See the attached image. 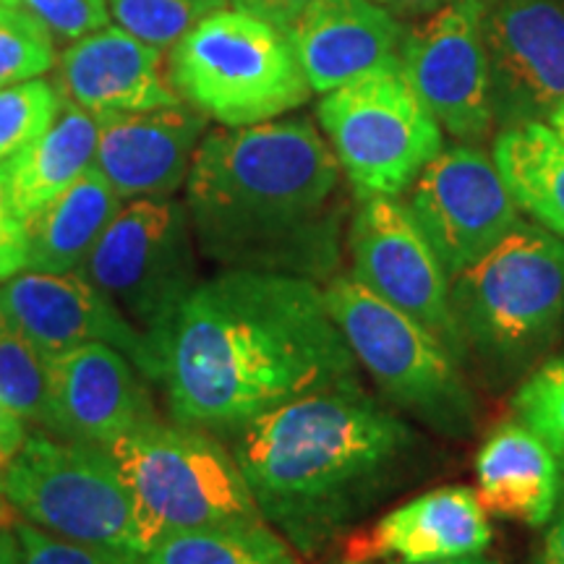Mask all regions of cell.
Masks as SVG:
<instances>
[{"instance_id":"7c38bea8","label":"cell","mask_w":564,"mask_h":564,"mask_svg":"<svg viewBox=\"0 0 564 564\" xmlns=\"http://www.w3.org/2000/svg\"><path fill=\"white\" fill-rule=\"evenodd\" d=\"M398 63L444 133L478 144L494 123L484 0H449L405 32Z\"/></svg>"},{"instance_id":"7402d4cb","label":"cell","mask_w":564,"mask_h":564,"mask_svg":"<svg viewBox=\"0 0 564 564\" xmlns=\"http://www.w3.org/2000/svg\"><path fill=\"white\" fill-rule=\"evenodd\" d=\"M123 199L95 165L55 196L26 225V270L79 272Z\"/></svg>"},{"instance_id":"ab89813d","label":"cell","mask_w":564,"mask_h":564,"mask_svg":"<svg viewBox=\"0 0 564 564\" xmlns=\"http://www.w3.org/2000/svg\"><path fill=\"white\" fill-rule=\"evenodd\" d=\"M335 564H377V562H335ZM398 564H499L494 560H486V556H457V560H440V562H398Z\"/></svg>"},{"instance_id":"ffe728a7","label":"cell","mask_w":564,"mask_h":564,"mask_svg":"<svg viewBox=\"0 0 564 564\" xmlns=\"http://www.w3.org/2000/svg\"><path fill=\"white\" fill-rule=\"evenodd\" d=\"M491 544L489 512L474 489L444 486L384 514L369 533L350 535L345 562H440L484 554Z\"/></svg>"},{"instance_id":"9a60e30c","label":"cell","mask_w":564,"mask_h":564,"mask_svg":"<svg viewBox=\"0 0 564 564\" xmlns=\"http://www.w3.org/2000/svg\"><path fill=\"white\" fill-rule=\"evenodd\" d=\"M0 314L47 358L89 343L112 345L144 373L147 382L158 384V361L147 337L79 272L13 274L0 282Z\"/></svg>"},{"instance_id":"d6a6232c","label":"cell","mask_w":564,"mask_h":564,"mask_svg":"<svg viewBox=\"0 0 564 564\" xmlns=\"http://www.w3.org/2000/svg\"><path fill=\"white\" fill-rule=\"evenodd\" d=\"M26 270V225L24 220L0 225V282Z\"/></svg>"},{"instance_id":"603a6c76","label":"cell","mask_w":564,"mask_h":564,"mask_svg":"<svg viewBox=\"0 0 564 564\" xmlns=\"http://www.w3.org/2000/svg\"><path fill=\"white\" fill-rule=\"evenodd\" d=\"M100 123L87 110L63 102L51 129L34 139L9 165L13 209L21 220L51 204L95 165Z\"/></svg>"},{"instance_id":"d4e9b609","label":"cell","mask_w":564,"mask_h":564,"mask_svg":"<svg viewBox=\"0 0 564 564\" xmlns=\"http://www.w3.org/2000/svg\"><path fill=\"white\" fill-rule=\"evenodd\" d=\"M147 564H301L293 546L267 523L215 525L160 539Z\"/></svg>"},{"instance_id":"e0dca14e","label":"cell","mask_w":564,"mask_h":564,"mask_svg":"<svg viewBox=\"0 0 564 564\" xmlns=\"http://www.w3.org/2000/svg\"><path fill=\"white\" fill-rule=\"evenodd\" d=\"M95 167L123 202L173 196L186 183L207 118L192 105L100 118Z\"/></svg>"},{"instance_id":"7a4b0ae2","label":"cell","mask_w":564,"mask_h":564,"mask_svg":"<svg viewBox=\"0 0 564 564\" xmlns=\"http://www.w3.org/2000/svg\"><path fill=\"white\" fill-rule=\"evenodd\" d=\"M340 165L308 118L207 131L186 178L204 259L223 270L333 280L340 267Z\"/></svg>"},{"instance_id":"e575fe53","label":"cell","mask_w":564,"mask_h":564,"mask_svg":"<svg viewBox=\"0 0 564 564\" xmlns=\"http://www.w3.org/2000/svg\"><path fill=\"white\" fill-rule=\"evenodd\" d=\"M26 421L0 403V465L9 463L26 440Z\"/></svg>"},{"instance_id":"b9f144b4","label":"cell","mask_w":564,"mask_h":564,"mask_svg":"<svg viewBox=\"0 0 564 564\" xmlns=\"http://www.w3.org/2000/svg\"><path fill=\"white\" fill-rule=\"evenodd\" d=\"M11 3H19V0H0V6H11Z\"/></svg>"},{"instance_id":"f546056e","label":"cell","mask_w":564,"mask_h":564,"mask_svg":"<svg viewBox=\"0 0 564 564\" xmlns=\"http://www.w3.org/2000/svg\"><path fill=\"white\" fill-rule=\"evenodd\" d=\"M512 408L564 468V358L541 364L514 394Z\"/></svg>"},{"instance_id":"1f68e13d","label":"cell","mask_w":564,"mask_h":564,"mask_svg":"<svg viewBox=\"0 0 564 564\" xmlns=\"http://www.w3.org/2000/svg\"><path fill=\"white\" fill-rule=\"evenodd\" d=\"M42 24L63 40H82L108 26V0H19Z\"/></svg>"},{"instance_id":"cb8c5ba5","label":"cell","mask_w":564,"mask_h":564,"mask_svg":"<svg viewBox=\"0 0 564 564\" xmlns=\"http://www.w3.org/2000/svg\"><path fill=\"white\" fill-rule=\"evenodd\" d=\"M494 165L518 209L564 241V139L549 123L502 129L494 139Z\"/></svg>"},{"instance_id":"836d02e7","label":"cell","mask_w":564,"mask_h":564,"mask_svg":"<svg viewBox=\"0 0 564 564\" xmlns=\"http://www.w3.org/2000/svg\"><path fill=\"white\" fill-rule=\"evenodd\" d=\"M230 3L236 6V9L270 21V24L285 32L312 0H230Z\"/></svg>"},{"instance_id":"4dcf8cb0","label":"cell","mask_w":564,"mask_h":564,"mask_svg":"<svg viewBox=\"0 0 564 564\" xmlns=\"http://www.w3.org/2000/svg\"><path fill=\"white\" fill-rule=\"evenodd\" d=\"M13 539L19 546V564H147L144 556L126 549L79 544L40 531L26 520L13 523Z\"/></svg>"},{"instance_id":"8992f818","label":"cell","mask_w":564,"mask_h":564,"mask_svg":"<svg viewBox=\"0 0 564 564\" xmlns=\"http://www.w3.org/2000/svg\"><path fill=\"white\" fill-rule=\"evenodd\" d=\"M167 79L225 129L274 121L312 97L288 34L241 9H220L175 42Z\"/></svg>"},{"instance_id":"2e32d148","label":"cell","mask_w":564,"mask_h":564,"mask_svg":"<svg viewBox=\"0 0 564 564\" xmlns=\"http://www.w3.org/2000/svg\"><path fill=\"white\" fill-rule=\"evenodd\" d=\"M45 429L63 440L108 449L160 421L144 373L112 345L89 343L47 358Z\"/></svg>"},{"instance_id":"3957f363","label":"cell","mask_w":564,"mask_h":564,"mask_svg":"<svg viewBox=\"0 0 564 564\" xmlns=\"http://www.w3.org/2000/svg\"><path fill=\"white\" fill-rule=\"evenodd\" d=\"M267 525L316 554L403 481L419 436L356 377L306 392L230 436Z\"/></svg>"},{"instance_id":"f1b7e54d","label":"cell","mask_w":564,"mask_h":564,"mask_svg":"<svg viewBox=\"0 0 564 564\" xmlns=\"http://www.w3.org/2000/svg\"><path fill=\"white\" fill-rule=\"evenodd\" d=\"M61 110L55 84L30 79L0 89V162L24 152L34 139L51 129Z\"/></svg>"},{"instance_id":"277c9868","label":"cell","mask_w":564,"mask_h":564,"mask_svg":"<svg viewBox=\"0 0 564 564\" xmlns=\"http://www.w3.org/2000/svg\"><path fill=\"white\" fill-rule=\"evenodd\" d=\"M449 285L465 356L499 377L531 369L562 335L564 241L539 223L514 225Z\"/></svg>"},{"instance_id":"8fae6325","label":"cell","mask_w":564,"mask_h":564,"mask_svg":"<svg viewBox=\"0 0 564 564\" xmlns=\"http://www.w3.org/2000/svg\"><path fill=\"white\" fill-rule=\"evenodd\" d=\"M352 278L419 322L457 364L465 343L453 308V285L400 196H369L348 228Z\"/></svg>"},{"instance_id":"d590c367","label":"cell","mask_w":564,"mask_h":564,"mask_svg":"<svg viewBox=\"0 0 564 564\" xmlns=\"http://www.w3.org/2000/svg\"><path fill=\"white\" fill-rule=\"evenodd\" d=\"M377 6H382L394 17H429V13H434L436 9H442L444 3H449V0H373Z\"/></svg>"},{"instance_id":"f35d334b","label":"cell","mask_w":564,"mask_h":564,"mask_svg":"<svg viewBox=\"0 0 564 564\" xmlns=\"http://www.w3.org/2000/svg\"><path fill=\"white\" fill-rule=\"evenodd\" d=\"M0 564H19V546L13 533L0 528Z\"/></svg>"},{"instance_id":"8d00e7d4","label":"cell","mask_w":564,"mask_h":564,"mask_svg":"<svg viewBox=\"0 0 564 564\" xmlns=\"http://www.w3.org/2000/svg\"><path fill=\"white\" fill-rule=\"evenodd\" d=\"M539 564H564V510L560 512V518L549 525Z\"/></svg>"},{"instance_id":"4fadbf2b","label":"cell","mask_w":564,"mask_h":564,"mask_svg":"<svg viewBox=\"0 0 564 564\" xmlns=\"http://www.w3.org/2000/svg\"><path fill=\"white\" fill-rule=\"evenodd\" d=\"M408 192V209L449 280L523 223L494 158L474 144L442 150Z\"/></svg>"},{"instance_id":"d6986e66","label":"cell","mask_w":564,"mask_h":564,"mask_svg":"<svg viewBox=\"0 0 564 564\" xmlns=\"http://www.w3.org/2000/svg\"><path fill=\"white\" fill-rule=\"evenodd\" d=\"M285 34L319 95L394 63L405 37L398 17L373 0H312Z\"/></svg>"},{"instance_id":"4316f807","label":"cell","mask_w":564,"mask_h":564,"mask_svg":"<svg viewBox=\"0 0 564 564\" xmlns=\"http://www.w3.org/2000/svg\"><path fill=\"white\" fill-rule=\"evenodd\" d=\"M108 3L112 19L123 32L165 51L209 13L228 9L230 0H108Z\"/></svg>"},{"instance_id":"74e56055","label":"cell","mask_w":564,"mask_h":564,"mask_svg":"<svg viewBox=\"0 0 564 564\" xmlns=\"http://www.w3.org/2000/svg\"><path fill=\"white\" fill-rule=\"evenodd\" d=\"M21 217L13 209V192H11V175H9V165L0 162V225L17 223Z\"/></svg>"},{"instance_id":"9c48e42d","label":"cell","mask_w":564,"mask_h":564,"mask_svg":"<svg viewBox=\"0 0 564 564\" xmlns=\"http://www.w3.org/2000/svg\"><path fill=\"white\" fill-rule=\"evenodd\" d=\"M316 112L358 199L405 194L444 150L442 126L398 61L327 91Z\"/></svg>"},{"instance_id":"ac0fdd59","label":"cell","mask_w":564,"mask_h":564,"mask_svg":"<svg viewBox=\"0 0 564 564\" xmlns=\"http://www.w3.org/2000/svg\"><path fill=\"white\" fill-rule=\"evenodd\" d=\"M61 100L87 110L97 121L118 112H141L183 102L162 68L160 47L133 34L105 30L66 47L55 82Z\"/></svg>"},{"instance_id":"ba28073f","label":"cell","mask_w":564,"mask_h":564,"mask_svg":"<svg viewBox=\"0 0 564 564\" xmlns=\"http://www.w3.org/2000/svg\"><path fill=\"white\" fill-rule=\"evenodd\" d=\"M0 499L58 539L139 554L129 489L112 455L97 444L30 432L0 465Z\"/></svg>"},{"instance_id":"484cf974","label":"cell","mask_w":564,"mask_h":564,"mask_svg":"<svg viewBox=\"0 0 564 564\" xmlns=\"http://www.w3.org/2000/svg\"><path fill=\"white\" fill-rule=\"evenodd\" d=\"M47 356L0 314V403L26 423L47 415Z\"/></svg>"},{"instance_id":"5bb4252c","label":"cell","mask_w":564,"mask_h":564,"mask_svg":"<svg viewBox=\"0 0 564 564\" xmlns=\"http://www.w3.org/2000/svg\"><path fill=\"white\" fill-rule=\"evenodd\" d=\"M494 123H549L564 102V0H484Z\"/></svg>"},{"instance_id":"44dd1931","label":"cell","mask_w":564,"mask_h":564,"mask_svg":"<svg viewBox=\"0 0 564 564\" xmlns=\"http://www.w3.org/2000/svg\"><path fill=\"white\" fill-rule=\"evenodd\" d=\"M484 510L525 525H544L560 502L562 465L525 423H505L476 455Z\"/></svg>"},{"instance_id":"60d3db41","label":"cell","mask_w":564,"mask_h":564,"mask_svg":"<svg viewBox=\"0 0 564 564\" xmlns=\"http://www.w3.org/2000/svg\"><path fill=\"white\" fill-rule=\"evenodd\" d=\"M549 126H552V129L564 139V102L560 105V108L554 110V116L549 118Z\"/></svg>"},{"instance_id":"30bf717a","label":"cell","mask_w":564,"mask_h":564,"mask_svg":"<svg viewBox=\"0 0 564 564\" xmlns=\"http://www.w3.org/2000/svg\"><path fill=\"white\" fill-rule=\"evenodd\" d=\"M79 274L121 308L158 361L160 340L199 285L186 202L173 196L131 199L112 217Z\"/></svg>"},{"instance_id":"5b68a950","label":"cell","mask_w":564,"mask_h":564,"mask_svg":"<svg viewBox=\"0 0 564 564\" xmlns=\"http://www.w3.org/2000/svg\"><path fill=\"white\" fill-rule=\"evenodd\" d=\"M108 453L129 489L141 556L171 533L267 523L236 457L204 429L154 421Z\"/></svg>"},{"instance_id":"52a82bcc","label":"cell","mask_w":564,"mask_h":564,"mask_svg":"<svg viewBox=\"0 0 564 564\" xmlns=\"http://www.w3.org/2000/svg\"><path fill=\"white\" fill-rule=\"evenodd\" d=\"M324 301L352 358L394 405L444 436L474 434L478 421L474 392L453 352L432 333L352 274L327 280Z\"/></svg>"},{"instance_id":"83f0119b","label":"cell","mask_w":564,"mask_h":564,"mask_svg":"<svg viewBox=\"0 0 564 564\" xmlns=\"http://www.w3.org/2000/svg\"><path fill=\"white\" fill-rule=\"evenodd\" d=\"M53 63V32L21 3L0 6V89L40 79Z\"/></svg>"},{"instance_id":"6da1fadb","label":"cell","mask_w":564,"mask_h":564,"mask_svg":"<svg viewBox=\"0 0 564 564\" xmlns=\"http://www.w3.org/2000/svg\"><path fill=\"white\" fill-rule=\"evenodd\" d=\"M319 282L223 270L183 301L158 345L175 423L236 436L301 394L356 377Z\"/></svg>"}]
</instances>
